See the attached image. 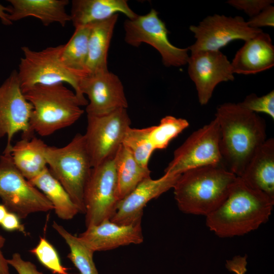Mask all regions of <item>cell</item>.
I'll return each mask as SVG.
<instances>
[{
	"mask_svg": "<svg viewBox=\"0 0 274 274\" xmlns=\"http://www.w3.org/2000/svg\"><path fill=\"white\" fill-rule=\"evenodd\" d=\"M222 163L240 177L257 149L266 138L264 120L238 103L226 102L216 110Z\"/></svg>",
	"mask_w": 274,
	"mask_h": 274,
	"instance_id": "6da1fadb",
	"label": "cell"
},
{
	"mask_svg": "<svg viewBox=\"0 0 274 274\" xmlns=\"http://www.w3.org/2000/svg\"><path fill=\"white\" fill-rule=\"evenodd\" d=\"M274 198L247 186L238 177L227 198L206 216L210 230L220 237L243 235L266 222Z\"/></svg>",
	"mask_w": 274,
	"mask_h": 274,
	"instance_id": "7a4b0ae2",
	"label": "cell"
},
{
	"mask_svg": "<svg viewBox=\"0 0 274 274\" xmlns=\"http://www.w3.org/2000/svg\"><path fill=\"white\" fill-rule=\"evenodd\" d=\"M237 178L222 163L183 173L173 188L179 209L185 214L207 216L224 202Z\"/></svg>",
	"mask_w": 274,
	"mask_h": 274,
	"instance_id": "3957f363",
	"label": "cell"
},
{
	"mask_svg": "<svg viewBox=\"0 0 274 274\" xmlns=\"http://www.w3.org/2000/svg\"><path fill=\"white\" fill-rule=\"evenodd\" d=\"M22 92L33 107L30 129L41 136L50 135L72 125L84 113L76 93L64 83L37 85Z\"/></svg>",
	"mask_w": 274,
	"mask_h": 274,
	"instance_id": "277c9868",
	"label": "cell"
},
{
	"mask_svg": "<svg viewBox=\"0 0 274 274\" xmlns=\"http://www.w3.org/2000/svg\"><path fill=\"white\" fill-rule=\"evenodd\" d=\"M45 157L52 175L69 194L79 213L85 214L84 192L92 167L84 134L77 133L62 147L48 146Z\"/></svg>",
	"mask_w": 274,
	"mask_h": 274,
	"instance_id": "5b68a950",
	"label": "cell"
},
{
	"mask_svg": "<svg viewBox=\"0 0 274 274\" xmlns=\"http://www.w3.org/2000/svg\"><path fill=\"white\" fill-rule=\"evenodd\" d=\"M62 45L34 51L27 46L21 47V58L17 71L22 90L37 85H50L66 83L70 85L82 106L88 100L80 91V81L63 66L60 59Z\"/></svg>",
	"mask_w": 274,
	"mask_h": 274,
	"instance_id": "8992f818",
	"label": "cell"
},
{
	"mask_svg": "<svg viewBox=\"0 0 274 274\" xmlns=\"http://www.w3.org/2000/svg\"><path fill=\"white\" fill-rule=\"evenodd\" d=\"M0 198L8 212L20 219L36 212L53 210L51 202L14 165L10 151L0 156Z\"/></svg>",
	"mask_w": 274,
	"mask_h": 274,
	"instance_id": "52a82bcc",
	"label": "cell"
},
{
	"mask_svg": "<svg viewBox=\"0 0 274 274\" xmlns=\"http://www.w3.org/2000/svg\"><path fill=\"white\" fill-rule=\"evenodd\" d=\"M125 42L135 47L146 43L160 54L166 67H180L187 64L189 57L188 47L181 48L173 45L168 38L165 24L159 17L158 12L151 9L147 14L137 15L124 22Z\"/></svg>",
	"mask_w": 274,
	"mask_h": 274,
	"instance_id": "ba28073f",
	"label": "cell"
},
{
	"mask_svg": "<svg viewBox=\"0 0 274 274\" xmlns=\"http://www.w3.org/2000/svg\"><path fill=\"white\" fill-rule=\"evenodd\" d=\"M130 124L127 109L103 115H87L84 136L92 167L115 157Z\"/></svg>",
	"mask_w": 274,
	"mask_h": 274,
	"instance_id": "9c48e42d",
	"label": "cell"
},
{
	"mask_svg": "<svg viewBox=\"0 0 274 274\" xmlns=\"http://www.w3.org/2000/svg\"><path fill=\"white\" fill-rule=\"evenodd\" d=\"M114 157L92 168L84 196L86 228L110 220L116 212L119 200Z\"/></svg>",
	"mask_w": 274,
	"mask_h": 274,
	"instance_id": "30bf717a",
	"label": "cell"
},
{
	"mask_svg": "<svg viewBox=\"0 0 274 274\" xmlns=\"http://www.w3.org/2000/svg\"><path fill=\"white\" fill-rule=\"evenodd\" d=\"M219 124L215 118L193 132L174 152L164 174L181 175L196 167L222 163Z\"/></svg>",
	"mask_w": 274,
	"mask_h": 274,
	"instance_id": "8fae6325",
	"label": "cell"
},
{
	"mask_svg": "<svg viewBox=\"0 0 274 274\" xmlns=\"http://www.w3.org/2000/svg\"><path fill=\"white\" fill-rule=\"evenodd\" d=\"M190 30L196 41L188 47L191 53L200 51L220 50L236 40L246 41L263 31L250 27L241 16L214 14L204 18L197 25H191Z\"/></svg>",
	"mask_w": 274,
	"mask_h": 274,
	"instance_id": "7c38bea8",
	"label": "cell"
},
{
	"mask_svg": "<svg viewBox=\"0 0 274 274\" xmlns=\"http://www.w3.org/2000/svg\"><path fill=\"white\" fill-rule=\"evenodd\" d=\"M32 105L26 99L21 88L17 71L12 72L0 85V138L7 136L5 149H10L14 135L23 133V138H31L30 127Z\"/></svg>",
	"mask_w": 274,
	"mask_h": 274,
	"instance_id": "4fadbf2b",
	"label": "cell"
},
{
	"mask_svg": "<svg viewBox=\"0 0 274 274\" xmlns=\"http://www.w3.org/2000/svg\"><path fill=\"white\" fill-rule=\"evenodd\" d=\"M187 64L188 73L195 85L201 105L208 103L218 84L234 79L231 62L220 50L191 53Z\"/></svg>",
	"mask_w": 274,
	"mask_h": 274,
	"instance_id": "5bb4252c",
	"label": "cell"
},
{
	"mask_svg": "<svg viewBox=\"0 0 274 274\" xmlns=\"http://www.w3.org/2000/svg\"><path fill=\"white\" fill-rule=\"evenodd\" d=\"M80 89L81 94L89 99L86 109L87 115H103L128 107L121 80L109 70L84 78L80 82Z\"/></svg>",
	"mask_w": 274,
	"mask_h": 274,
	"instance_id": "9a60e30c",
	"label": "cell"
},
{
	"mask_svg": "<svg viewBox=\"0 0 274 274\" xmlns=\"http://www.w3.org/2000/svg\"><path fill=\"white\" fill-rule=\"evenodd\" d=\"M180 175L164 174L157 179H152L151 177L144 179L119 201L111 221L128 225L142 220L143 209L147 204L173 188Z\"/></svg>",
	"mask_w": 274,
	"mask_h": 274,
	"instance_id": "2e32d148",
	"label": "cell"
},
{
	"mask_svg": "<svg viewBox=\"0 0 274 274\" xmlns=\"http://www.w3.org/2000/svg\"><path fill=\"white\" fill-rule=\"evenodd\" d=\"M141 221L119 225L107 220L98 225L87 227L78 237L93 252L130 244H140L144 241Z\"/></svg>",
	"mask_w": 274,
	"mask_h": 274,
	"instance_id": "e0dca14e",
	"label": "cell"
},
{
	"mask_svg": "<svg viewBox=\"0 0 274 274\" xmlns=\"http://www.w3.org/2000/svg\"><path fill=\"white\" fill-rule=\"evenodd\" d=\"M231 62L233 74H255L274 65V46L268 33L262 31L246 41Z\"/></svg>",
	"mask_w": 274,
	"mask_h": 274,
	"instance_id": "ac0fdd59",
	"label": "cell"
},
{
	"mask_svg": "<svg viewBox=\"0 0 274 274\" xmlns=\"http://www.w3.org/2000/svg\"><path fill=\"white\" fill-rule=\"evenodd\" d=\"M249 187L274 198V139L269 138L256 150L239 177Z\"/></svg>",
	"mask_w": 274,
	"mask_h": 274,
	"instance_id": "d6986e66",
	"label": "cell"
},
{
	"mask_svg": "<svg viewBox=\"0 0 274 274\" xmlns=\"http://www.w3.org/2000/svg\"><path fill=\"white\" fill-rule=\"evenodd\" d=\"M11 4L9 19L16 21L32 16L39 19L48 26L57 22L64 27L71 21L70 15L65 11L67 0H9Z\"/></svg>",
	"mask_w": 274,
	"mask_h": 274,
	"instance_id": "ffe728a7",
	"label": "cell"
},
{
	"mask_svg": "<svg viewBox=\"0 0 274 274\" xmlns=\"http://www.w3.org/2000/svg\"><path fill=\"white\" fill-rule=\"evenodd\" d=\"M119 13L130 19L138 15L125 0H73L70 16L76 28L106 20Z\"/></svg>",
	"mask_w": 274,
	"mask_h": 274,
	"instance_id": "44dd1931",
	"label": "cell"
},
{
	"mask_svg": "<svg viewBox=\"0 0 274 274\" xmlns=\"http://www.w3.org/2000/svg\"><path fill=\"white\" fill-rule=\"evenodd\" d=\"M47 146L41 139L32 136L22 138L9 149L14 165L28 181L48 167L45 157Z\"/></svg>",
	"mask_w": 274,
	"mask_h": 274,
	"instance_id": "7402d4cb",
	"label": "cell"
},
{
	"mask_svg": "<svg viewBox=\"0 0 274 274\" xmlns=\"http://www.w3.org/2000/svg\"><path fill=\"white\" fill-rule=\"evenodd\" d=\"M118 16L115 14L106 20L90 24L87 61L88 75L108 70V54Z\"/></svg>",
	"mask_w": 274,
	"mask_h": 274,
	"instance_id": "603a6c76",
	"label": "cell"
},
{
	"mask_svg": "<svg viewBox=\"0 0 274 274\" xmlns=\"http://www.w3.org/2000/svg\"><path fill=\"white\" fill-rule=\"evenodd\" d=\"M90 30V24L76 28L69 41L62 45L60 54L64 67L80 82L88 75L87 61Z\"/></svg>",
	"mask_w": 274,
	"mask_h": 274,
	"instance_id": "cb8c5ba5",
	"label": "cell"
},
{
	"mask_svg": "<svg viewBox=\"0 0 274 274\" xmlns=\"http://www.w3.org/2000/svg\"><path fill=\"white\" fill-rule=\"evenodd\" d=\"M29 181L51 202L56 215L60 219L71 220L79 213L69 194L48 167Z\"/></svg>",
	"mask_w": 274,
	"mask_h": 274,
	"instance_id": "d4e9b609",
	"label": "cell"
},
{
	"mask_svg": "<svg viewBox=\"0 0 274 274\" xmlns=\"http://www.w3.org/2000/svg\"><path fill=\"white\" fill-rule=\"evenodd\" d=\"M119 201L130 193L143 180L150 177L149 167L139 164L132 154L121 144L114 157Z\"/></svg>",
	"mask_w": 274,
	"mask_h": 274,
	"instance_id": "484cf974",
	"label": "cell"
},
{
	"mask_svg": "<svg viewBox=\"0 0 274 274\" xmlns=\"http://www.w3.org/2000/svg\"><path fill=\"white\" fill-rule=\"evenodd\" d=\"M53 228L64 238L70 252L67 257L79 270V274H98L93 261V252L78 237L67 231L62 226L54 221Z\"/></svg>",
	"mask_w": 274,
	"mask_h": 274,
	"instance_id": "4316f807",
	"label": "cell"
},
{
	"mask_svg": "<svg viewBox=\"0 0 274 274\" xmlns=\"http://www.w3.org/2000/svg\"><path fill=\"white\" fill-rule=\"evenodd\" d=\"M151 130V126L143 128L130 127L122 144L129 150L138 163L144 167H148L150 158L155 151L150 138Z\"/></svg>",
	"mask_w": 274,
	"mask_h": 274,
	"instance_id": "83f0119b",
	"label": "cell"
},
{
	"mask_svg": "<svg viewBox=\"0 0 274 274\" xmlns=\"http://www.w3.org/2000/svg\"><path fill=\"white\" fill-rule=\"evenodd\" d=\"M189 125L188 121L183 118L173 116L163 117L158 125L151 126L150 138L155 150L166 148L171 141Z\"/></svg>",
	"mask_w": 274,
	"mask_h": 274,
	"instance_id": "f1b7e54d",
	"label": "cell"
},
{
	"mask_svg": "<svg viewBox=\"0 0 274 274\" xmlns=\"http://www.w3.org/2000/svg\"><path fill=\"white\" fill-rule=\"evenodd\" d=\"M29 251L53 273L70 274L68 268L62 265L55 248L45 238L41 237L38 244Z\"/></svg>",
	"mask_w": 274,
	"mask_h": 274,
	"instance_id": "f546056e",
	"label": "cell"
},
{
	"mask_svg": "<svg viewBox=\"0 0 274 274\" xmlns=\"http://www.w3.org/2000/svg\"><path fill=\"white\" fill-rule=\"evenodd\" d=\"M238 104L244 108L255 113H265L274 120L273 90L260 97L254 93L250 94Z\"/></svg>",
	"mask_w": 274,
	"mask_h": 274,
	"instance_id": "4dcf8cb0",
	"label": "cell"
},
{
	"mask_svg": "<svg viewBox=\"0 0 274 274\" xmlns=\"http://www.w3.org/2000/svg\"><path fill=\"white\" fill-rule=\"evenodd\" d=\"M273 0H229L226 3L234 8L244 11L250 18L273 3Z\"/></svg>",
	"mask_w": 274,
	"mask_h": 274,
	"instance_id": "1f68e13d",
	"label": "cell"
},
{
	"mask_svg": "<svg viewBox=\"0 0 274 274\" xmlns=\"http://www.w3.org/2000/svg\"><path fill=\"white\" fill-rule=\"evenodd\" d=\"M252 28L261 29L263 26H274V7L269 5L262 10L257 15L250 18L247 21Z\"/></svg>",
	"mask_w": 274,
	"mask_h": 274,
	"instance_id": "d6a6232c",
	"label": "cell"
},
{
	"mask_svg": "<svg viewBox=\"0 0 274 274\" xmlns=\"http://www.w3.org/2000/svg\"><path fill=\"white\" fill-rule=\"evenodd\" d=\"M7 262L9 265L16 269L18 274H43L38 270L33 263L24 260L18 253L13 254L11 259H7Z\"/></svg>",
	"mask_w": 274,
	"mask_h": 274,
	"instance_id": "836d02e7",
	"label": "cell"
},
{
	"mask_svg": "<svg viewBox=\"0 0 274 274\" xmlns=\"http://www.w3.org/2000/svg\"><path fill=\"white\" fill-rule=\"evenodd\" d=\"M1 225L2 228L8 231H19L26 235L23 225L20 222V218L15 214L8 212Z\"/></svg>",
	"mask_w": 274,
	"mask_h": 274,
	"instance_id": "e575fe53",
	"label": "cell"
},
{
	"mask_svg": "<svg viewBox=\"0 0 274 274\" xmlns=\"http://www.w3.org/2000/svg\"><path fill=\"white\" fill-rule=\"evenodd\" d=\"M246 256H236L232 260L227 261L226 267L235 274H245L246 269Z\"/></svg>",
	"mask_w": 274,
	"mask_h": 274,
	"instance_id": "d590c367",
	"label": "cell"
},
{
	"mask_svg": "<svg viewBox=\"0 0 274 274\" xmlns=\"http://www.w3.org/2000/svg\"><path fill=\"white\" fill-rule=\"evenodd\" d=\"M6 241V238L0 234V274H11L7 259L4 257L2 250Z\"/></svg>",
	"mask_w": 274,
	"mask_h": 274,
	"instance_id": "8d00e7d4",
	"label": "cell"
},
{
	"mask_svg": "<svg viewBox=\"0 0 274 274\" xmlns=\"http://www.w3.org/2000/svg\"><path fill=\"white\" fill-rule=\"evenodd\" d=\"M10 10V7H5L0 3V19L2 23L6 25L12 24V22L9 19Z\"/></svg>",
	"mask_w": 274,
	"mask_h": 274,
	"instance_id": "74e56055",
	"label": "cell"
},
{
	"mask_svg": "<svg viewBox=\"0 0 274 274\" xmlns=\"http://www.w3.org/2000/svg\"><path fill=\"white\" fill-rule=\"evenodd\" d=\"M8 211L3 204H0V224L5 218Z\"/></svg>",
	"mask_w": 274,
	"mask_h": 274,
	"instance_id": "f35d334b",
	"label": "cell"
}]
</instances>
